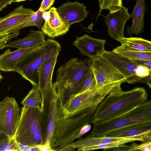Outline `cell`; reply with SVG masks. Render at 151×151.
Instances as JSON below:
<instances>
[{
    "label": "cell",
    "mask_w": 151,
    "mask_h": 151,
    "mask_svg": "<svg viewBox=\"0 0 151 151\" xmlns=\"http://www.w3.org/2000/svg\"><path fill=\"white\" fill-rule=\"evenodd\" d=\"M99 105L94 104L56 120L50 143L53 151H65L82 128L87 124H91Z\"/></svg>",
    "instance_id": "obj_1"
},
{
    "label": "cell",
    "mask_w": 151,
    "mask_h": 151,
    "mask_svg": "<svg viewBox=\"0 0 151 151\" xmlns=\"http://www.w3.org/2000/svg\"><path fill=\"white\" fill-rule=\"evenodd\" d=\"M92 70L91 59H70L59 67L53 86L60 91L64 104L69 99L78 93Z\"/></svg>",
    "instance_id": "obj_2"
},
{
    "label": "cell",
    "mask_w": 151,
    "mask_h": 151,
    "mask_svg": "<svg viewBox=\"0 0 151 151\" xmlns=\"http://www.w3.org/2000/svg\"><path fill=\"white\" fill-rule=\"evenodd\" d=\"M143 87L107 95L97 107L91 124L105 121L123 114L147 100Z\"/></svg>",
    "instance_id": "obj_3"
},
{
    "label": "cell",
    "mask_w": 151,
    "mask_h": 151,
    "mask_svg": "<svg viewBox=\"0 0 151 151\" xmlns=\"http://www.w3.org/2000/svg\"><path fill=\"white\" fill-rule=\"evenodd\" d=\"M89 135L102 137L114 131L132 126L151 125V101L147 100L131 110L119 116L93 123Z\"/></svg>",
    "instance_id": "obj_4"
},
{
    "label": "cell",
    "mask_w": 151,
    "mask_h": 151,
    "mask_svg": "<svg viewBox=\"0 0 151 151\" xmlns=\"http://www.w3.org/2000/svg\"><path fill=\"white\" fill-rule=\"evenodd\" d=\"M61 46L57 41L48 39L21 59L14 71L29 81L33 87H38V69L45 60L55 55H59Z\"/></svg>",
    "instance_id": "obj_5"
},
{
    "label": "cell",
    "mask_w": 151,
    "mask_h": 151,
    "mask_svg": "<svg viewBox=\"0 0 151 151\" xmlns=\"http://www.w3.org/2000/svg\"><path fill=\"white\" fill-rule=\"evenodd\" d=\"M15 139L18 143L31 147L43 145L40 108H22Z\"/></svg>",
    "instance_id": "obj_6"
},
{
    "label": "cell",
    "mask_w": 151,
    "mask_h": 151,
    "mask_svg": "<svg viewBox=\"0 0 151 151\" xmlns=\"http://www.w3.org/2000/svg\"><path fill=\"white\" fill-rule=\"evenodd\" d=\"M91 59L97 93L106 97L110 93L116 94L122 92L121 84L126 83L123 75L100 55Z\"/></svg>",
    "instance_id": "obj_7"
},
{
    "label": "cell",
    "mask_w": 151,
    "mask_h": 151,
    "mask_svg": "<svg viewBox=\"0 0 151 151\" xmlns=\"http://www.w3.org/2000/svg\"><path fill=\"white\" fill-rule=\"evenodd\" d=\"M41 108L43 145L50 143L55 122L63 115L64 105L60 91L52 85L46 94Z\"/></svg>",
    "instance_id": "obj_8"
},
{
    "label": "cell",
    "mask_w": 151,
    "mask_h": 151,
    "mask_svg": "<svg viewBox=\"0 0 151 151\" xmlns=\"http://www.w3.org/2000/svg\"><path fill=\"white\" fill-rule=\"evenodd\" d=\"M100 56L120 72L129 84L145 83L150 75V70L148 68L138 65L112 51H105Z\"/></svg>",
    "instance_id": "obj_9"
},
{
    "label": "cell",
    "mask_w": 151,
    "mask_h": 151,
    "mask_svg": "<svg viewBox=\"0 0 151 151\" xmlns=\"http://www.w3.org/2000/svg\"><path fill=\"white\" fill-rule=\"evenodd\" d=\"M20 116L19 109L14 98L6 96L0 101V134H6L10 141L15 138Z\"/></svg>",
    "instance_id": "obj_10"
},
{
    "label": "cell",
    "mask_w": 151,
    "mask_h": 151,
    "mask_svg": "<svg viewBox=\"0 0 151 151\" xmlns=\"http://www.w3.org/2000/svg\"><path fill=\"white\" fill-rule=\"evenodd\" d=\"M76 141L72 142L68 146L70 151H74L75 149L79 151H83L86 148L91 146L107 144L113 143L122 144L139 141L142 142L151 140V132L133 136L124 137H110L104 136L92 137L89 135L85 137L80 138Z\"/></svg>",
    "instance_id": "obj_11"
},
{
    "label": "cell",
    "mask_w": 151,
    "mask_h": 151,
    "mask_svg": "<svg viewBox=\"0 0 151 151\" xmlns=\"http://www.w3.org/2000/svg\"><path fill=\"white\" fill-rule=\"evenodd\" d=\"M106 97L99 95L95 88H90L70 98L64 105L63 117L96 104H99Z\"/></svg>",
    "instance_id": "obj_12"
},
{
    "label": "cell",
    "mask_w": 151,
    "mask_h": 151,
    "mask_svg": "<svg viewBox=\"0 0 151 151\" xmlns=\"http://www.w3.org/2000/svg\"><path fill=\"white\" fill-rule=\"evenodd\" d=\"M128 9L123 6L118 10L104 16L107 26V32L113 39L117 40L124 37V32L126 22L131 17Z\"/></svg>",
    "instance_id": "obj_13"
},
{
    "label": "cell",
    "mask_w": 151,
    "mask_h": 151,
    "mask_svg": "<svg viewBox=\"0 0 151 151\" xmlns=\"http://www.w3.org/2000/svg\"><path fill=\"white\" fill-rule=\"evenodd\" d=\"M56 9L61 19L70 26L83 21L90 13L84 4L77 1L73 2L68 1Z\"/></svg>",
    "instance_id": "obj_14"
},
{
    "label": "cell",
    "mask_w": 151,
    "mask_h": 151,
    "mask_svg": "<svg viewBox=\"0 0 151 151\" xmlns=\"http://www.w3.org/2000/svg\"><path fill=\"white\" fill-rule=\"evenodd\" d=\"M46 13L47 18L41 27V31L44 34L50 38H54L66 34L70 26L61 19L56 8L51 7Z\"/></svg>",
    "instance_id": "obj_15"
},
{
    "label": "cell",
    "mask_w": 151,
    "mask_h": 151,
    "mask_svg": "<svg viewBox=\"0 0 151 151\" xmlns=\"http://www.w3.org/2000/svg\"><path fill=\"white\" fill-rule=\"evenodd\" d=\"M106 40L95 38L87 34L76 37L73 45L79 50L81 54L91 58L99 56L106 50L104 45Z\"/></svg>",
    "instance_id": "obj_16"
},
{
    "label": "cell",
    "mask_w": 151,
    "mask_h": 151,
    "mask_svg": "<svg viewBox=\"0 0 151 151\" xmlns=\"http://www.w3.org/2000/svg\"><path fill=\"white\" fill-rule=\"evenodd\" d=\"M35 12L21 5L3 17H0V35L10 33L13 28L22 24Z\"/></svg>",
    "instance_id": "obj_17"
},
{
    "label": "cell",
    "mask_w": 151,
    "mask_h": 151,
    "mask_svg": "<svg viewBox=\"0 0 151 151\" xmlns=\"http://www.w3.org/2000/svg\"><path fill=\"white\" fill-rule=\"evenodd\" d=\"M58 55L45 60L38 69V86L42 101L47 91L52 87V78Z\"/></svg>",
    "instance_id": "obj_18"
},
{
    "label": "cell",
    "mask_w": 151,
    "mask_h": 151,
    "mask_svg": "<svg viewBox=\"0 0 151 151\" xmlns=\"http://www.w3.org/2000/svg\"><path fill=\"white\" fill-rule=\"evenodd\" d=\"M37 47L19 49L11 51L8 49L0 55V69L4 72L14 71L17 63L27 54Z\"/></svg>",
    "instance_id": "obj_19"
},
{
    "label": "cell",
    "mask_w": 151,
    "mask_h": 151,
    "mask_svg": "<svg viewBox=\"0 0 151 151\" xmlns=\"http://www.w3.org/2000/svg\"><path fill=\"white\" fill-rule=\"evenodd\" d=\"M45 41V36L41 31L31 30L23 38L8 42L4 47L19 49L38 47L42 45Z\"/></svg>",
    "instance_id": "obj_20"
},
{
    "label": "cell",
    "mask_w": 151,
    "mask_h": 151,
    "mask_svg": "<svg viewBox=\"0 0 151 151\" xmlns=\"http://www.w3.org/2000/svg\"><path fill=\"white\" fill-rule=\"evenodd\" d=\"M145 1V0H137L131 14L132 20V25L130 27L128 26L127 28L128 35H137L145 30L144 17L147 8Z\"/></svg>",
    "instance_id": "obj_21"
},
{
    "label": "cell",
    "mask_w": 151,
    "mask_h": 151,
    "mask_svg": "<svg viewBox=\"0 0 151 151\" xmlns=\"http://www.w3.org/2000/svg\"><path fill=\"white\" fill-rule=\"evenodd\" d=\"M121 43L122 47L138 51H151V42L140 37H125L117 40Z\"/></svg>",
    "instance_id": "obj_22"
},
{
    "label": "cell",
    "mask_w": 151,
    "mask_h": 151,
    "mask_svg": "<svg viewBox=\"0 0 151 151\" xmlns=\"http://www.w3.org/2000/svg\"><path fill=\"white\" fill-rule=\"evenodd\" d=\"M151 132V125L132 126L110 132L104 136L110 137H124Z\"/></svg>",
    "instance_id": "obj_23"
},
{
    "label": "cell",
    "mask_w": 151,
    "mask_h": 151,
    "mask_svg": "<svg viewBox=\"0 0 151 151\" xmlns=\"http://www.w3.org/2000/svg\"><path fill=\"white\" fill-rule=\"evenodd\" d=\"M44 20V12L40 11L39 9L24 22L12 29L10 33L19 32L20 29L31 26H36L40 29Z\"/></svg>",
    "instance_id": "obj_24"
},
{
    "label": "cell",
    "mask_w": 151,
    "mask_h": 151,
    "mask_svg": "<svg viewBox=\"0 0 151 151\" xmlns=\"http://www.w3.org/2000/svg\"><path fill=\"white\" fill-rule=\"evenodd\" d=\"M21 103L23 106L38 107L41 109L43 102L38 88L33 87Z\"/></svg>",
    "instance_id": "obj_25"
},
{
    "label": "cell",
    "mask_w": 151,
    "mask_h": 151,
    "mask_svg": "<svg viewBox=\"0 0 151 151\" xmlns=\"http://www.w3.org/2000/svg\"><path fill=\"white\" fill-rule=\"evenodd\" d=\"M112 51L123 56L132 59H141L151 60V51H138L117 46Z\"/></svg>",
    "instance_id": "obj_26"
},
{
    "label": "cell",
    "mask_w": 151,
    "mask_h": 151,
    "mask_svg": "<svg viewBox=\"0 0 151 151\" xmlns=\"http://www.w3.org/2000/svg\"><path fill=\"white\" fill-rule=\"evenodd\" d=\"M99 10L96 19L104 9L109 10L112 12L119 9L123 6L122 0H98Z\"/></svg>",
    "instance_id": "obj_27"
},
{
    "label": "cell",
    "mask_w": 151,
    "mask_h": 151,
    "mask_svg": "<svg viewBox=\"0 0 151 151\" xmlns=\"http://www.w3.org/2000/svg\"><path fill=\"white\" fill-rule=\"evenodd\" d=\"M96 85L95 77L92 70L85 80L82 88L78 93H81L89 89L95 88Z\"/></svg>",
    "instance_id": "obj_28"
},
{
    "label": "cell",
    "mask_w": 151,
    "mask_h": 151,
    "mask_svg": "<svg viewBox=\"0 0 151 151\" xmlns=\"http://www.w3.org/2000/svg\"><path fill=\"white\" fill-rule=\"evenodd\" d=\"M11 140L5 134H0V151H13Z\"/></svg>",
    "instance_id": "obj_29"
},
{
    "label": "cell",
    "mask_w": 151,
    "mask_h": 151,
    "mask_svg": "<svg viewBox=\"0 0 151 151\" xmlns=\"http://www.w3.org/2000/svg\"><path fill=\"white\" fill-rule=\"evenodd\" d=\"M19 32L8 33L0 35V50L4 49L6 44L12 39L16 37Z\"/></svg>",
    "instance_id": "obj_30"
},
{
    "label": "cell",
    "mask_w": 151,
    "mask_h": 151,
    "mask_svg": "<svg viewBox=\"0 0 151 151\" xmlns=\"http://www.w3.org/2000/svg\"><path fill=\"white\" fill-rule=\"evenodd\" d=\"M132 151H151V140H147L143 142L141 144H137L133 143L131 145Z\"/></svg>",
    "instance_id": "obj_31"
},
{
    "label": "cell",
    "mask_w": 151,
    "mask_h": 151,
    "mask_svg": "<svg viewBox=\"0 0 151 151\" xmlns=\"http://www.w3.org/2000/svg\"><path fill=\"white\" fill-rule=\"evenodd\" d=\"M55 0H42L39 9L44 12L50 9L53 4Z\"/></svg>",
    "instance_id": "obj_32"
},
{
    "label": "cell",
    "mask_w": 151,
    "mask_h": 151,
    "mask_svg": "<svg viewBox=\"0 0 151 151\" xmlns=\"http://www.w3.org/2000/svg\"><path fill=\"white\" fill-rule=\"evenodd\" d=\"M130 60L133 62L138 65H142L149 69H151V60L141 59H130Z\"/></svg>",
    "instance_id": "obj_33"
},
{
    "label": "cell",
    "mask_w": 151,
    "mask_h": 151,
    "mask_svg": "<svg viewBox=\"0 0 151 151\" xmlns=\"http://www.w3.org/2000/svg\"><path fill=\"white\" fill-rule=\"evenodd\" d=\"M108 150L112 151H132V147L131 146L127 145L125 144H123L117 147L110 149Z\"/></svg>",
    "instance_id": "obj_34"
},
{
    "label": "cell",
    "mask_w": 151,
    "mask_h": 151,
    "mask_svg": "<svg viewBox=\"0 0 151 151\" xmlns=\"http://www.w3.org/2000/svg\"><path fill=\"white\" fill-rule=\"evenodd\" d=\"M37 147H38L39 151H54L51 148L50 143L43 145Z\"/></svg>",
    "instance_id": "obj_35"
},
{
    "label": "cell",
    "mask_w": 151,
    "mask_h": 151,
    "mask_svg": "<svg viewBox=\"0 0 151 151\" xmlns=\"http://www.w3.org/2000/svg\"><path fill=\"white\" fill-rule=\"evenodd\" d=\"M12 0H0V12L8 5L11 4Z\"/></svg>",
    "instance_id": "obj_36"
},
{
    "label": "cell",
    "mask_w": 151,
    "mask_h": 151,
    "mask_svg": "<svg viewBox=\"0 0 151 151\" xmlns=\"http://www.w3.org/2000/svg\"><path fill=\"white\" fill-rule=\"evenodd\" d=\"M30 147L17 143V151H28Z\"/></svg>",
    "instance_id": "obj_37"
},
{
    "label": "cell",
    "mask_w": 151,
    "mask_h": 151,
    "mask_svg": "<svg viewBox=\"0 0 151 151\" xmlns=\"http://www.w3.org/2000/svg\"><path fill=\"white\" fill-rule=\"evenodd\" d=\"M27 0L31 1L32 0H12L11 2V4L13 2H18Z\"/></svg>",
    "instance_id": "obj_38"
},
{
    "label": "cell",
    "mask_w": 151,
    "mask_h": 151,
    "mask_svg": "<svg viewBox=\"0 0 151 151\" xmlns=\"http://www.w3.org/2000/svg\"><path fill=\"white\" fill-rule=\"evenodd\" d=\"M3 78V77L1 74V73L0 72V81H1V79Z\"/></svg>",
    "instance_id": "obj_39"
},
{
    "label": "cell",
    "mask_w": 151,
    "mask_h": 151,
    "mask_svg": "<svg viewBox=\"0 0 151 151\" xmlns=\"http://www.w3.org/2000/svg\"></svg>",
    "instance_id": "obj_40"
}]
</instances>
